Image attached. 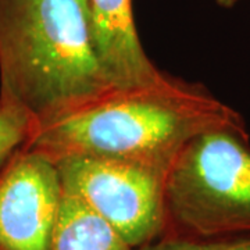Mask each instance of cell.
I'll list each match as a JSON object with an SVG mask.
<instances>
[{"instance_id": "cell-7", "label": "cell", "mask_w": 250, "mask_h": 250, "mask_svg": "<svg viewBox=\"0 0 250 250\" xmlns=\"http://www.w3.org/2000/svg\"><path fill=\"white\" fill-rule=\"evenodd\" d=\"M52 250L136 249L78 197L64 192L54 227Z\"/></svg>"}, {"instance_id": "cell-9", "label": "cell", "mask_w": 250, "mask_h": 250, "mask_svg": "<svg viewBox=\"0 0 250 250\" xmlns=\"http://www.w3.org/2000/svg\"><path fill=\"white\" fill-rule=\"evenodd\" d=\"M136 250H250V235L220 239H195L163 235Z\"/></svg>"}, {"instance_id": "cell-6", "label": "cell", "mask_w": 250, "mask_h": 250, "mask_svg": "<svg viewBox=\"0 0 250 250\" xmlns=\"http://www.w3.org/2000/svg\"><path fill=\"white\" fill-rule=\"evenodd\" d=\"M86 16L96 53L118 88L150 83L163 75L143 50L132 0H86Z\"/></svg>"}, {"instance_id": "cell-1", "label": "cell", "mask_w": 250, "mask_h": 250, "mask_svg": "<svg viewBox=\"0 0 250 250\" xmlns=\"http://www.w3.org/2000/svg\"><path fill=\"white\" fill-rule=\"evenodd\" d=\"M213 129L248 132L243 116L200 83L163 72L150 83L114 88L49 124L24 145L56 163L96 156L168 172L182 149Z\"/></svg>"}, {"instance_id": "cell-2", "label": "cell", "mask_w": 250, "mask_h": 250, "mask_svg": "<svg viewBox=\"0 0 250 250\" xmlns=\"http://www.w3.org/2000/svg\"><path fill=\"white\" fill-rule=\"evenodd\" d=\"M114 88L81 0H0V96L28 111L35 128Z\"/></svg>"}, {"instance_id": "cell-4", "label": "cell", "mask_w": 250, "mask_h": 250, "mask_svg": "<svg viewBox=\"0 0 250 250\" xmlns=\"http://www.w3.org/2000/svg\"><path fill=\"white\" fill-rule=\"evenodd\" d=\"M56 166L62 190L78 197L132 248L164 235L166 171L96 156H68Z\"/></svg>"}, {"instance_id": "cell-5", "label": "cell", "mask_w": 250, "mask_h": 250, "mask_svg": "<svg viewBox=\"0 0 250 250\" xmlns=\"http://www.w3.org/2000/svg\"><path fill=\"white\" fill-rule=\"evenodd\" d=\"M56 163L21 147L0 167V250H52L62 202Z\"/></svg>"}, {"instance_id": "cell-3", "label": "cell", "mask_w": 250, "mask_h": 250, "mask_svg": "<svg viewBox=\"0 0 250 250\" xmlns=\"http://www.w3.org/2000/svg\"><path fill=\"white\" fill-rule=\"evenodd\" d=\"M164 203V235L249 236V132L213 129L193 138L167 172Z\"/></svg>"}, {"instance_id": "cell-10", "label": "cell", "mask_w": 250, "mask_h": 250, "mask_svg": "<svg viewBox=\"0 0 250 250\" xmlns=\"http://www.w3.org/2000/svg\"><path fill=\"white\" fill-rule=\"evenodd\" d=\"M215 3L221 7H233L235 4H238L241 0H214Z\"/></svg>"}, {"instance_id": "cell-11", "label": "cell", "mask_w": 250, "mask_h": 250, "mask_svg": "<svg viewBox=\"0 0 250 250\" xmlns=\"http://www.w3.org/2000/svg\"><path fill=\"white\" fill-rule=\"evenodd\" d=\"M82 3H83V6H85V9H86V0H81Z\"/></svg>"}, {"instance_id": "cell-8", "label": "cell", "mask_w": 250, "mask_h": 250, "mask_svg": "<svg viewBox=\"0 0 250 250\" xmlns=\"http://www.w3.org/2000/svg\"><path fill=\"white\" fill-rule=\"evenodd\" d=\"M35 129V121L21 106L0 96V167L21 149Z\"/></svg>"}]
</instances>
